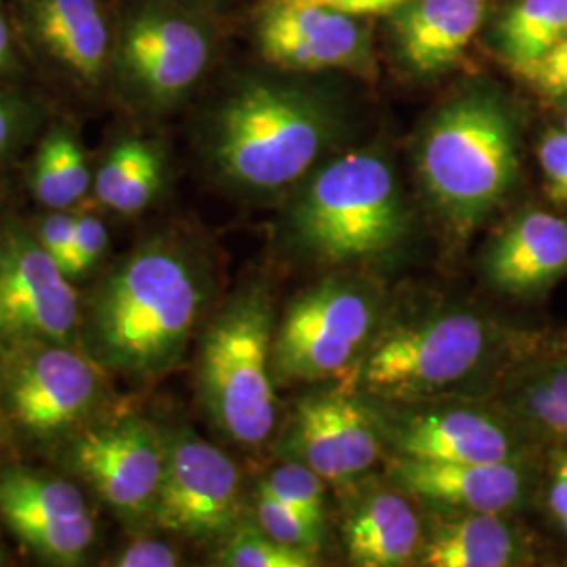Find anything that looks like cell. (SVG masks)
Instances as JSON below:
<instances>
[{"mask_svg":"<svg viewBox=\"0 0 567 567\" xmlns=\"http://www.w3.org/2000/svg\"><path fill=\"white\" fill-rule=\"evenodd\" d=\"M564 128L567 131V107H566V116H564Z\"/></svg>","mask_w":567,"mask_h":567,"instance_id":"41","label":"cell"},{"mask_svg":"<svg viewBox=\"0 0 567 567\" xmlns=\"http://www.w3.org/2000/svg\"><path fill=\"white\" fill-rule=\"evenodd\" d=\"M44 105L21 82H0V164L18 156L44 122Z\"/></svg>","mask_w":567,"mask_h":567,"instance_id":"29","label":"cell"},{"mask_svg":"<svg viewBox=\"0 0 567 567\" xmlns=\"http://www.w3.org/2000/svg\"><path fill=\"white\" fill-rule=\"evenodd\" d=\"M383 290L360 278H326L286 307L276 324L271 365L278 385L347 377L381 328Z\"/></svg>","mask_w":567,"mask_h":567,"instance_id":"8","label":"cell"},{"mask_svg":"<svg viewBox=\"0 0 567 567\" xmlns=\"http://www.w3.org/2000/svg\"><path fill=\"white\" fill-rule=\"evenodd\" d=\"M166 182V154L158 142L135 133L118 135L93 175V198L121 217H137L158 200Z\"/></svg>","mask_w":567,"mask_h":567,"instance_id":"23","label":"cell"},{"mask_svg":"<svg viewBox=\"0 0 567 567\" xmlns=\"http://www.w3.org/2000/svg\"><path fill=\"white\" fill-rule=\"evenodd\" d=\"M486 9L487 0H405L391 23L408 70L419 76L446 72L480 32Z\"/></svg>","mask_w":567,"mask_h":567,"instance_id":"22","label":"cell"},{"mask_svg":"<svg viewBox=\"0 0 567 567\" xmlns=\"http://www.w3.org/2000/svg\"><path fill=\"white\" fill-rule=\"evenodd\" d=\"M274 2H313V4L343 11L353 18H365V16L393 13L398 7L404 4L405 0H261V4H274Z\"/></svg>","mask_w":567,"mask_h":567,"instance_id":"38","label":"cell"},{"mask_svg":"<svg viewBox=\"0 0 567 567\" xmlns=\"http://www.w3.org/2000/svg\"><path fill=\"white\" fill-rule=\"evenodd\" d=\"M110 246V234L100 215L76 210V227L72 240V261L68 278L79 282L82 278L91 276L93 269L102 264Z\"/></svg>","mask_w":567,"mask_h":567,"instance_id":"31","label":"cell"},{"mask_svg":"<svg viewBox=\"0 0 567 567\" xmlns=\"http://www.w3.org/2000/svg\"><path fill=\"white\" fill-rule=\"evenodd\" d=\"M517 133L507 105L487 91H466L426 122L416 173L452 238L475 234L517 177Z\"/></svg>","mask_w":567,"mask_h":567,"instance_id":"5","label":"cell"},{"mask_svg":"<svg viewBox=\"0 0 567 567\" xmlns=\"http://www.w3.org/2000/svg\"><path fill=\"white\" fill-rule=\"evenodd\" d=\"M259 484L267 487L274 496H278L288 507L301 513L307 522L326 529L328 482L313 468L297 461H282L280 465L267 471V475Z\"/></svg>","mask_w":567,"mask_h":567,"instance_id":"28","label":"cell"},{"mask_svg":"<svg viewBox=\"0 0 567 567\" xmlns=\"http://www.w3.org/2000/svg\"><path fill=\"white\" fill-rule=\"evenodd\" d=\"M567 37V0H517L496 28L501 53L519 72Z\"/></svg>","mask_w":567,"mask_h":567,"instance_id":"26","label":"cell"},{"mask_svg":"<svg viewBox=\"0 0 567 567\" xmlns=\"http://www.w3.org/2000/svg\"><path fill=\"white\" fill-rule=\"evenodd\" d=\"M538 496L550 524L567 540V446H550Z\"/></svg>","mask_w":567,"mask_h":567,"instance_id":"32","label":"cell"},{"mask_svg":"<svg viewBox=\"0 0 567 567\" xmlns=\"http://www.w3.org/2000/svg\"><path fill=\"white\" fill-rule=\"evenodd\" d=\"M82 309L74 282L34 231L0 227V337L7 344L81 343Z\"/></svg>","mask_w":567,"mask_h":567,"instance_id":"14","label":"cell"},{"mask_svg":"<svg viewBox=\"0 0 567 567\" xmlns=\"http://www.w3.org/2000/svg\"><path fill=\"white\" fill-rule=\"evenodd\" d=\"M0 194H2V189H0Z\"/></svg>","mask_w":567,"mask_h":567,"instance_id":"43","label":"cell"},{"mask_svg":"<svg viewBox=\"0 0 567 567\" xmlns=\"http://www.w3.org/2000/svg\"><path fill=\"white\" fill-rule=\"evenodd\" d=\"M545 192L555 204H567V131L550 128L538 143Z\"/></svg>","mask_w":567,"mask_h":567,"instance_id":"34","label":"cell"},{"mask_svg":"<svg viewBox=\"0 0 567 567\" xmlns=\"http://www.w3.org/2000/svg\"><path fill=\"white\" fill-rule=\"evenodd\" d=\"M0 564H2V550H0Z\"/></svg>","mask_w":567,"mask_h":567,"instance_id":"42","label":"cell"},{"mask_svg":"<svg viewBox=\"0 0 567 567\" xmlns=\"http://www.w3.org/2000/svg\"><path fill=\"white\" fill-rule=\"evenodd\" d=\"M395 456L426 463H503L540 452V444L505 408L446 398L408 404L370 402Z\"/></svg>","mask_w":567,"mask_h":567,"instance_id":"11","label":"cell"},{"mask_svg":"<svg viewBox=\"0 0 567 567\" xmlns=\"http://www.w3.org/2000/svg\"><path fill=\"white\" fill-rule=\"evenodd\" d=\"M276 450L282 461L303 463L328 484L347 486L379 465L385 437L372 404L341 385L301 398Z\"/></svg>","mask_w":567,"mask_h":567,"instance_id":"15","label":"cell"},{"mask_svg":"<svg viewBox=\"0 0 567 567\" xmlns=\"http://www.w3.org/2000/svg\"><path fill=\"white\" fill-rule=\"evenodd\" d=\"M166 435L135 412L103 414L63 440L61 463L128 526H145L158 501Z\"/></svg>","mask_w":567,"mask_h":567,"instance_id":"12","label":"cell"},{"mask_svg":"<svg viewBox=\"0 0 567 567\" xmlns=\"http://www.w3.org/2000/svg\"><path fill=\"white\" fill-rule=\"evenodd\" d=\"M425 524L414 498L389 482L360 494L347 511L343 545L347 559L358 567H402L416 564Z\"/></svg>","mask_w":567,"mask_h":567,"instance_id":"21","label":"cell"},{"mask_svg":"<svg viewBox=\"0 0 567 567\" xmlns=\"http://www.w3.org/2000/svg\"><path fill=\"white\" fill-rule=\"evenodd\" d=\"M182 553L171 543L154 536H143L114 555L110 566L116 567H175L182 566Z\"/></svg>","mask_w":567,"mask_h":567,"instance_id":"36","label":"cell"},{"mask_svg":"<svg viewBox=\"0 0 567 567\" xmlns=\"http://www.w3.org/2000/svg\"><path fill=\"white\" fill-rule=\"evenodd\" d=\"M243 519V475L234 458L192 429L166 435L163 484L150 526L219 545Z\"/></svg>","mask_w":567,"mask_h":567,"instance_id":"13","label":"cell"},{"mask_svg":"<svg viewBox=\"0 0 567 567\" xmlns=\"http://www.w3.org/2000/svg\"><path fill=\"white\" fill-rule=\"evenodd\" d=\"M32 76L82 100H110L118 0H7Z\"/></svg>","mask_w":567,"mask_h":567,"instance_id":"10","label":"cell"},{"mask_svg":"<svg viewBox=\"0 0 567 567\" xmlns=\"http://www.w3.org/2000/svg\"><path fill=\"white\" fill-rule=\"evenodd\" d=\"M105 368L82 344H7L0 410L28 440H68L103 416Z\"/></svg>","mask_w":567,"mask_h":567,"instance_id":"9","label":"cell"},{"mask_svg":"<svg viewBox=\"0 0 567 567\" xmlns=\"http://www.w3.org/2000/svg\"><path fill=\"white\" fill-rule=\"evenodd\" d=\"M496 404L550 446H567V351L536 358L501 389Z\"/></svg>","mask_w":567,"mask_h":567,"instance_id":"25","label":"cell"},{"mask_svg":"<svg viewBox=\"0 0 567 567\" xmlns=\"http://www.w3.org/2000/svg\"><path fill=\"white\" fill-rule=\"evenodd\" d=\"M0 517L51 566H81L95 545V517L82 487L30 466L0 468Z\"/></svg>","mask_w":567,"mask_h":567,"instance_id":"16","label":"cell"},{"mask_svg":"<svg viewBox=\"0 0 567 567\" xmlns=\"http://www.w3.org/2000/svg\"><path fill=\"white\" fill-rule=\"evenodd\" d=\"M255 522L271 538L288 547L303 548L316 555L324 547V529L307 522L301 513L288 507L261 484L255 492Z\"/></svg>","mask_w":567,"mask_h":567,"instance_id":"30","label":"cell"},{"mask_svg":"<svg viewBox=\"0 0 567 567\" xmlns=\"http://www.w3.org/2000/svg\"><path fill=\"white\" fill-rule=\"evenodd\" d=\"M255 42L259 55L284 72L349 70L370 76L374 70L358 18L313 2L261 4Z\"/></svg>","mask_w":567,"mask_h":567,"instance_id":"18","label":"cell"},{"mask_svg":"<svg viewBox=\"0 0 567 567\" xmlns=\"http://www.w3.org/2000/svg\"><path fill=\"white\" fill-rule=\"evenodd\" d=\"M28 76L32 74L21 55L9 4L7 0H0V82H23Z\"/></svg>","mask_w":567,"mask_h":567,"instance_id":"37","label":"cell"},{"mask_svg":"<svg viewBox=\"0 0 567 567\" xmlns=\"http://www.w3.org/2000/svg\"><path fill=\"white\" fill-rule=\"evenodd\" d=\"M276 307L269 288L246 284L208 322L196 362V389L213 429L255 450L276 435L280 404L271 365Z\"/></svg>","mask_w":567,"mask_h":567,"instance_id":"6","label":"cell"},{"mask_svg":"<svg viewBox=\"0 0 567 567\" xmlns=\"http://www.w3.org/2000/svg\"><path fill=\"white\" fill-rule=\"evenodd\" d=\"M200 252L152 238L114 265L82 309L81 343L107 372L150 383L182 364L210 303Z\"/></svg>","mask_w":567,"mask_h":567,"instance_id":"1","label":"cell"},{"mask_svg":"<svg viewBox=\"0 0 567 567\" xmlns=\"http://www.w3.org/2000/svg\"><path fill=\"white\" fill-rule=\"evenodd\" d=\"M410 210L393 164L372 147L322 166L286 215V238L324 267L374 264L410 236Z\"/></svg>","mask_w":567,"mask_h":567,"instance_id":"4","label":"cell"},{"mask_svg":"<svg viewBox=\"0 0 567 567\" xmlns=\"http://www.w3.org/2000/svg\"><path fill=\"white\" fill-rule=\"evenodd\" d=\"M480 269L487 286L505 297H540L567 274V219L522 210L486 244Z\"/></svg>","mask_w":567,"mask_h":567,"instance_id":"19","label":"cell"},{"mask_svg":"<svg viewBox=\"0 0 567 567\" xmlns=\"http://www.w3.org/2000/svg\"><path fill=\"white\" fill-rule=\"evenodd\" d=\"M76 227V210H47L37 225L32 227L37 240L42 248L55 259L61 271L68 276L70 261H72V240Z\"/></svg>","mask_w":567,"mask_h":567,"instance_id":"33","label":"cell"},{"mask_svg":"<svg viewBox=\"0 0 567 567\" xmlns=\"http://www.w3.org/2000/svg\"><path fill=\"white\" fill-rule=\"evenodd\" d=\"M4 360H7V343L0 337V383H2V372H4Z\"/></svg>","mask_w":567,"mask_h":567,"instance_id":"40","label":"cell"},{"mask_svg":"<svg viewBox=\"0 0 567 567\" xmlns=\"http://www.w3.org/2000/svg\"><path fill=\"white\" fill-rule=\"evenodd\" d=\"M419 566L517 567L536 564L534 540L513 515L440 511L425 527Z\"/></svg>","mask_w":567,"mask_h":567,"instance_id":"20","label":"cell"},{"mask_svg":"<svg viewBox=\"0 0 567 567\" xmlns=\"http://www.w3.org/2000/svg\"><path fill=\"white\" fill-rule=\"evenodd\" d=\"M540 337L471 309H437L379 328L344 389L379 404L466 398L503 389L534 362Z\"/></svg>","mask_w":567,"mask_h":567,"instance_id":"2","label":"cell"},{"mask_svg":"<svg viewBox=\"0 0 567 567\" xmlns=\"http://www.w3.org/2000/svg\"><path fill=\"white\" fill-rule=\"evenodd\" d=\"M168 2H175V4H179V7H185V9H189V11H196V13H198V9H200V7L213 4L215 0H168Z\"/></svg>","mask_w":567,"mask_h":567,"instance_id":"39","label":"cell"},{"mask_svg":"<svg viewBox=\"0 0 567 567\" xmlns=\"http://www.w3.org/2000/svg\"><path fill=\"white\" fill-rule=\"evenodd\" d=\"M334 135L322 100L284 82L244 79L208 116L206 158L225 185L267 196L305 177Z\"/></svg>","mask_w":567,"mask_h":567,"instance_id":"3","label":"cell"},{"mask_svg":"<svg viewBox=\"0 0 567 567\" xmlns=\"http://www.w3.org/2000/svg\"><path fill=\"white\" fill-rule=\"evenodd\" d=\"M213 58L215 37L196 11L168 0H118L110 100L164 114L187 100Z\"/></svg>","mask_w":567,"mask_h":567,"instance_id":"7","label":"cell"},{"mask_svg":"<svg viewBox=\"0 0 567 567\" xmlns=\"http://www.w3.org/2000/svg\"><path fill=\"white\" fill-rule=\"evenodd\" d=\"M215 564L225 567H313L322 564V557L284 545L271 538L255 519L244 517L219 543Z\"/></svg>","mask_w":567,"mask_h":567,"instance_id":"27","label":"cell"},{"mask_svg":"<svg viewBox=\"0 0 567 567\" xmlns=\"http://www.w3.org/2000/svg\"><path fill=\"white\" fill-rule=\"evenodd\" d=\"M519 74L550 100L567 102V37Z\"/></svg>","mask_w":567,"mask_h":567,"instance_id":"35","label":"cell"},{"mask_svg":"<svg viewBox=\"0 0 567 567\" xmlns=\"http://www.w3.org/2000/svg\"><path fill=\"white\" fill-rule=\"evenodd\" d=\"M543 450L503 463H426L393 456L386 477L414 503L437 511L515 515L540 492Z\"/></svg>","mask_w":567,"mask_h":567,"instance_id":"17","label":"cell"},{"mask_svg":"<svg viewBox=\"0 0 567 567\" xmlns=\"http://www.w3.org/2000/svg\"><path fill=\"white\" fill-rule=\"evenodd\" d=\"M95 168L79 128L55 121L41 133L28 164V189L47 210L76 208L93 189Z\"/></svg>","mask_w":567,"mask_h":567,"instance_id":"24","label":"cell"}]
</instances>
